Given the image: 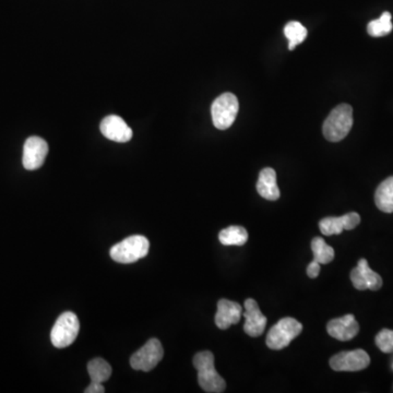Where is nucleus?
<instances>
[{
	"mask_svg": "<svg viewBox=\"0 0 393 393\" xmlns=\"http://www.w3.org/2000/svg\"><path fill=\"white\" fill-rule=\"evenodd\" d=\"M194 366L198 372V383L209 393H221L226 389V383L214 367V355L210 351L200 352L194 357Z\"/></svg>",
	"mask_w": 393,
	"mask_h": 393,
	"instance_id": "1",
	"label": "nucleus"
},
{
	"mask_svg": "<svg viewBox=\"0 0 393 393\" xmlns=\"http://www.w3.org/2000/svg\"><path fill=\"white\" fill-rule=\"evenodd\" d=\"M353 126V109L349 104H340L327 117L322 126L325 138L339 143L349 135Z\"/></svg>",
	"mask_w": 393,
	"mask_h": 393,
	"instance_id": "2",
	"label": "nucleus"
},
{
	"mask_svg": "<svg viewBox=\"0 0 393 393\" xmlns=\"http://www.w3.org/2000/svg\"><path fill=\"white\" fill-rule=\"evenodd\" d=\"M150 243L141 235L129 236L111 248V257L119 264H134L149 254Z\"/></svg>",
	"mask_w": 393,
	"mask_h": 393,
	"instance_id": "3",
	"label": "nucleus"
},
{
	"mask_svg": "<svg viewBox=\"0 0 393 393\" xmlns=\"http://www.w3.org/2000/svg\"><path fill=\"white\" fill-rule=\"evenodd\" d=\"M80 331V322L75 313L66 311L58 317L51 332V341L57 349L69 347Z\"/></svg>",
	"mask_w": 393,
	"mask_h": 393,
	"instance_id": "4",
	"label": "nucleus"
},
{
	"mask_svg": "<svg viewBox=\"0 0 393 393\" xmlns=\"http://www.w3.org/2000/svg\"><path fill=\"white\" fill-rule=\"evenodd\" d=\"M303 331V325L294 318L281 319L277 325L270 329L266 336V343L268 347L275 351L289 347V344Z\"/></svg>",
	"mask_w": 393,
	"mask_h": 393,
	"instance_id": "5",
	"label": "nucleus"
},
{
	"mask_svg": "<svg viewBox=\"0 0 393 393\" xmlns=\"http://www.w3.org/2000/svg\"><path fill=\"white\" fill-rule=\"evenodd\" d=\"M239 109L238 98L233 93H224L215 98L211 107L215 128L226 130L235 122Z\"/></svg>",
	"mask_w": 393,
	"mask_h": 393,
	"instance_id": "6",
	"label": "nucleus"
},
{
	"mask_svg": "<svg viewBox=\"0 0 393 393\" xmlns=\"http://www.w3.org/2000/svg\"><path fill=\"white\" fill-rule=\"evenodd\" d=\"M164 356V349L158 339H151L139 351L132 355L130 365L135 370L151 372L158 366Z\"/></svg>",
	"mask_w": 393,
	"mask_h": 393,
	"instance_id": "7",
	"label": "nucleus"
},
{
	"mask_svg": "<svg viewBox=\"0 0 393 393\" xmlns=\"http://www.w3.org/2000/svg\"><path fill=\"white\" fill-rule=\"evenodd\" d=\"M369 364V355L364 349L341 352L330 358V367L336 372H360Z\"/></svg>",
	"mask_w": 393,
	"mask_h": 393,
	"instance_id": "8",
	"label": "nucleus"
},
{
	"mask_svg": "<svg viewBox=\"0 0 393 393\" xmlns=\"http://www.w3.org/2000/svg\"><path fill=\"white\" fill-rule=\"evenodd\" d=\"M48 153V145L44 139L39 137H30L26 139L24 147L22 164L28 171L39 170L44 164Z\"/></svg>",
	"mask_w": 393,
	"mask_h": 393,
	"instance_id": "9",
	"label": "nucleus"
},
{
	"mask_svg": "<svg viewBox=\"0 0 393 393\" xmlns=\"http://www.w3.org/2000/svg\"><path fill=\"white\" fill-rule=\"evenodd\" d=\"M351 281L356 290L378 291L383 286L381 275L370 269L366 259H360L356 268L351 272Z\"/></svg>",
	"mask_w": 393,
	"mask_h": 393,
	"instance_id": "10",
	"label": "nucleus"
},
{
	"mask_svg": "<svg viewBox=\"0 0 393 393\" xmlns=\"http://www.w3.org/2000/svg\"><path fill=\"white\" fill-rule=\"evenodd\" d=\"M100 129L104 137L115 143H125L132 139L131 128L126 124L122 117L117 115L105 117L102 120Z\"/></svg>",
	"mask_w": 393,
	"mask_h": 393,
	"instance_id": "11",
	"label": "nucleus"
},
{
	"mask_svg": "<svg viewBox=\"0 0 393 393\" xmlns=\"http://www.w3.org/2000/svg\"><path fill=\"white\" fill-rule=\"evenodd\" d=\"M244 317L246 321L244 331L253 338H258L264 333L266 326V317L262 313L258 303L253 298L245 300V311Z\"/></svg>",
	"mask_w": 393,
	"mask_h": 393,
	"instance_id": "12",
	"label": "nucleus"
},
{
	"mask_svg": "<svg viewBox=\"0 0 393 393\" xmlns=\"http://www.w3.org/2000/svg\"><path fill=\"white\" fill-rule=\"evenodd\" d=\"M360 223V214L356 212H351L343 215V217H325L319 222V228L324 235H339L344 230H354Z\"/></svg>",
	"mask_w": 393,
	"mask_h": 393,
	"instance_id": "13",
	"label": "nucleus"
},
{
	"mask_svg": "<svg viewBox=\"0 0 393 393\" xmlns=\"http://www.w3.org/2000/svg\"><path fill=\"white\" fill-rule=\"evenodd\" d=\"M327 331L330 336L339 341H349L354 339L360 332V325L355 319L354 315H345L341 318L332 319L329 321Z\"/></svg>",
	"mask_w": 393,
	"mask_h": 393,
	"instance_id": "14",
	"label": "nucleus"
},
{
	"mask_svg": "<svg viewBox=\"0 0 393 393\" xmlns=\"http://www.w3.org/2000/svg\"><path fill=\"white\" fill-rule=\"evenodd\" d=\"M243 307L235 302L228 300H220L217 302V311L215 313V325L221 330H226L233 325L241 321Z\"/></svg>",
	"mask_w": 393,
	"mask_h": 393,
	"instance_id": "15",
	"label": "nucleus"
},
{
	"mask_svg": "<svg viewBox=\"0 0 393 393\" xmlns=\"http://www.w3.org/2000/svg\"><path fill=\"white\" fill-rule=\"evenodd\" d=\"M257 192L264 199L275 201L281 196L277 183V173L271 167H266L259 173Z\"/></svg>",
	"mask_w": 393,
	"mask_h": 393,
	"instance_id": "16",
	"label": "nucleus"
},
{
	"mask_svg": "<svg viewBox=\"0 0 393 393\" xmlns=\"http://www.w3.org/2000/svg\"><path fill=\"white\" fill-rule=\"evenodd\" d=\"M375 202L378 209L385 213L393 212V176L385 179L375 194Z\"/></svg>",
	"mask_w": 393,
	"mask_h": 393,
	"instance_id": "17",
	"label": "nucleus"
},
{
	"mask_svg": "<svg viewBox=\"0 0 393 393\" xmlns=\"http://www.w3.org/2000/svg\"><path fill=\"white\" fill-rule=\"evenodd\" d=\"M219 239L224 246H244L248 241V233L243 226H228L221 230Z\"/></svg>",
	"mask_w": 393,
	"mask_h": 393,
	"instance_id": "18",
	"label": "nucleus"
},
{
	"mask_svg": "<svg viewBox=\"0 0 393 393\" xmlns=\"http://www.w3.org/2000/svg\"><path fill=\"white\" fill-rule=\"evenodd\" d=\"M88 372L91 381L103 383L109 381L111 376V365L103 358H94L88 364Z\"/></svg>",
	"mask_w": 393,
	"mask_h": 393,
	"instance_id": "19",
	"label": "nucleus"
},
{
	"mask_svg": "<svg viewBox=\"0 0 393 393\" xmlns=\"http://www.w3.org/2000/svg\"><path fill=\"white\" fill-rule=\"evenodd\" d=\"M311 249L313 253V260L320 264H330L334 259V249L324 241V238H313L311 241Z\"/></svg>",
	"mask_w": 393,
	"mask_h": 393,
	"instance_id": "20",
	"label": "nucleus"
},
{
	"mask_svg": "<svg viewBox=\"0 0 393 393\" xmlns=\"http://www.w3.org/2000/svg\"><path fill=\"white\" fill-rule=\"evenodd\" d=\"M284 34L286 39L290 42L289 49L293 51L298 45L302 44L307 37V30L303 24L298 21H291L285 26Z\"/></svg>",
	"mask_w": 393,
	"mask_h": 393,
	"instance_id": "21",
	"label": "nucleus"
},
{
	"mask_svg": "<svg viewBox=\"0 0 393 393\" xmlns=\"http://www.w3.org/2000/svg\"><path fill=\"white\" fill-rule=\"evenodd\" d=\"M392 31V22H391V13L385 11L377 20L370 21L367 26V32L370 37H385Z\"/></svg>",
	"mask_w": 393,
	"mask_h": 393,
	"instance_id": "22",
	"label": "nucleus"
},
{
	"mask_svg": "<svg viewBox=\"0 0 393 393\" xmlns=\"http://www.w3.org/2000/svg\"><path fill=\"white\" fill-rule=\"evenodd\" d=\"M376 345L383 353H393V330L383 329L376 336Z\"/></svg>",
	"mask_w": 393,
	"mask_h": 393,
	"instance_id": "23",
	"label": "nucleus"
},
{
	"mask_svg": "<svg viewBox=\"0 0 393 393\" xmlns=\"http://www.w3.org/2000/svg\"><path fill=\"white\" fill-rule=\"evenodd\" d=\"M319 273H320V264L313 260L307 266L308 277H311V279H316V277H318Z\"/></svg>",
	"mask_w": 393,
	"mask_h": 393,
	"instance_id": "24",
	"label": "nucleus"
},
{
	"mask_svg": "<svg viewBox=\"0 0 393 393\" xmlns=\"http://www.w3.org/2000/svg\"><path fill=\"white\" fill-rule=\"evenodd\" d=\"M86 393H103L105 392V388L103 387V383H94L91 381L90 385L84 390Z\"/></svg>",
	"mask_w": 393,
	"mask_h": 393,
	"instance_id": "25",
	"label": "nucleus"
}]
</instances>
